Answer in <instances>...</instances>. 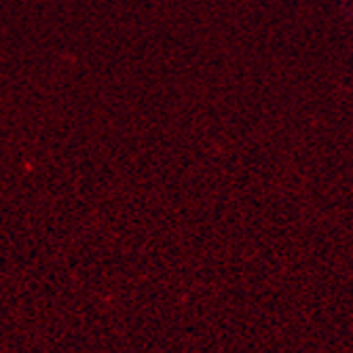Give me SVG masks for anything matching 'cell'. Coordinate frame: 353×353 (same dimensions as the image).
<instances>
[]
</instances>
